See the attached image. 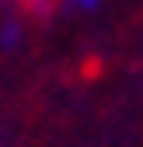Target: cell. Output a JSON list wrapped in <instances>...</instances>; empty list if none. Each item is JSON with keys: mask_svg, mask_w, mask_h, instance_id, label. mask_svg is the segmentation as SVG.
Segmentation results:
<instances>
[{"mask_svg": "<svg viewBox=\"0 0 143 147\" xmlns=\"http://www.w3.org/2000/svg\"><path fill=\"white\" fill-rule=\"evenodd\" d=\"M8 8H12L15 16H19L23 23H50L54 16L62 12V0H8Z\"/></svg>", "mask_w": 143, "mask_h": 147, "instance_id": "6da1fadb", "label": "cell"}]
</instances>
